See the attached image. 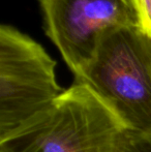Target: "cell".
<instances>
[{"mask_svg":"<svg viewBox=\"0 0 151 152\" xmlns=\"http://www.w3.org/2000/svg\"><path fill=\"white\" fill-rule=\"evenodd\" d=\"M75 80L98 94L128 130L151 132V38L138 26L106 33Z\"/></svg>","mask_w":151,"mask_h":152,"instance_id":"cell-2","label":"cell"},{"mask_svg":"<svg viewBox=\"0 0 151 152\" xmlns=\"http://www.w3.org/2000/svg\"><path fill=\"white\" fill-rule=\"evenodd\" d=\"M138 18L139 28L151 38V0H131Z\"/></svg>","mask_w":151,"mask_h":152,"instance_id":"cell-6","label":"cell"},{"mask_svg":"<svg viewBox=\"0 0 151 152\" xmlns=\"http://www.w3.org/2000/svg\"><path fill=\"white\" fill-rule=\"evenodd\" d=\"M56 61L9 25L0 27V140L49 107L63 89Z\"/></svg>","mask_w":151,"mask_h":152,"instance_id":"cell-3","label":"cell"},{"mask_svg":"<svg viewBox=\"0 0 151 152\" xmlns=\"http://www.w3.org/2000/svg\"><path fill=\"white\" fill-rule=\"evenodd\" d=\"M120 152H151V132L127 130Z\"/></svg>","mask_w":151,"mask_h":152,"instance_id":"cell-5","label":"cell"},{"mask_svg":"<svg viewBox=\"0 0 151 152\" xmlns=\"http://www.w3.org/2000/svg\"><path fill=\"white\" fill-rule=\"evenodd\" d=\"M39 4L47 36L75 76L92 59L106 33L139 27L131 0H39Z\"/></svg>","mask_w":151,"mask_h":152,"instance_id":"cell-4","label":"cell"},{"mask_svg":"<svg viewBox=\"0 0 151 152\" xmlns=\"http://www.w3.org/2000/svg\"><path fill=\"white\" fill-rule=\"evenodd\" d=\"M128 128L89 86L74 83L0 140V152H120Z\"/></svg>","mask_w":151,"mask_h":152,"instance_id":"cell-1","label":"cell"}]
</instances>
